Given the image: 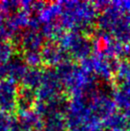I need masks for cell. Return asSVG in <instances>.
<instances>
[{"mask_svg":"<svg viewBox=\"0 0 130 131\" xmlns=\"http://www.w3.org/2000/svg\"><path fill=\"white\" fill-rule=\"evenodd\" d=\"M102 127L105 131H126L127 123L123 113L116 112L102 121Z\"/></svg>","mask_w":130,"mask_h":131,"instance_id":"obj_16","label":"cell"},{"mask_svg":"<svg viewBox=\"0 0 130 131\" xmlns=\"http://www.w3.org/2000/svg\"><path fill=\"white\" fill-rule=\"evenodd\" d=\"M22 59L29 68H39V66L43 63L40 51L24 52Z\"/></svg>","mask_w":130,"mask_h":131,"instance_id":"obj_21","label":"cell"},{"mask_svg":"<svg viewBox=\"0 0 130 131\" xmlns=\"http://www.w3.org/2000/svg\"><path fill=\"white\" fill-rule=\"evenodd\" d=\"M28 69L29 67L26 65L22 58H13L7 63V80H14L17 83L23 80Z\"/></svg>","mask_w":130,"mask_h":131,"instance_id":"obj_14","label":"cell"},{"mask_svg":"<svg viewBox=\"0 0 130 131\" xmlns=\"http://www.w3.org/2000/svg\"><path fill=\"white\" fill-rule=\"evenodd\" d=\"M43 72L44 70H41L39 68H29L26 75L23 78V80H21L22 84H23L22 87L36 91L42 82Z\"/></svg>","mask_w":130,"mask_h":131,"instance_id":"obj_17","label":"cell"},{"mask_svg":"<svg viewBox=\"0 0 130 131\" xmlns=\"http://www.w3.org/2000/svg\"><path fill=\"white\" fill-rule=\"evenodd\" d=\"M118 60L110 59L101 51H94L93 55L80 61V65L88 73L94 75L105 81L111 80L115 77L116 63Z\"/></svg>","mask_w":130,"mask_h":131,"instance_id":"obj_6","label":"cell"},{"mask_svg":"<svg viewBox=\"0 0 130 131\" xmlns=\"http://www.w3.org/2000/svg\"><path fill=\"white\" fill-rule=\"evenodd\" d=\"M127 17H128V20H129V23H130V15H127Z\"/></svg>","mask_w":130,"mask_h":131,"instance_id":"obj_28","label":"cell"},{"mask_svg":"<svg viewBox=\"0 0 130 131\" xmlns=\"http://www.w3.org/2000/svg\"><path fill=\"white\" fill-rule=\"evenodd\" d=\"M19 47L24 52L41 51L45 44V38L39 30L27 29L23 31L17 38Z\"/></svg>","mask_w":130,"mask_h":131,"instance_id":"obj_11","label":"cell"},{"mask_svg":"<svg viewBox=\"0 0 130 131\" xmlns=\"http://www.w3.org/2000/svg\"><path fill=\"white\" fill-rule=\"evenodd\" d=\"M15 122L11 114L0 111V131H10Z\"/></svg>","mask_w":130,"mask_h":131,"instance_id":"obj_24","label":"cell"},{"mask_svg":"<svg viewBox=\"0 0 130 131\" xmlns=\"http://www.w3.org/2000/svg\"><path fill=\"white\" fill-rule=\"evenodd\" d=\"M56 72L61 80L63 87L74 96H86L95 90L96 77L88 73L79 64L66 61L56 67Z\"/></svg>","mask_w":130,"mask_h":131,"instance_id":"obj_2","label":"cell"},{"mask_svg":"<svg viewBox=\"0 0 130 131\" xmlns=\"http://www.w3.org/2000/svg\"><path fill=\"white\" fill-rule=\"evenodd\" d=\"M63 11L58 23L68 32H77L83 35L90 34L94 29L99 11L93 2L62 1Z\"/></svg>","mask_w":130,"mask_h":131,"instance_id":"obj_1","label":"cell"},{"mask_svg":"<svg viewBox=\"0 0 130 131\" xmlns=\"http://www.w3.org/2000/svg\"><path fill=\"white\" fill-rule=\"evenodd\" d=\"M62 11H63L62 1L47 3L46 6L37 14L36 18L38 19L41 26L49 24L52 22L58 21L62 14Z\"/></svg>","mask_w":130,"mask_h":131,"instance_id":"obj_13","label":"cell"},{"mask_svg":"<svg viewBox=\"0 0 130 131\" xmlns=\"http://www.w3.org/2000/svg\"><path fill=\"white\" fill-rule=\"evenodd\" d=\"M42 61L49 67H58L69 61V55L57 42H47L41 49Z\"/></svg>","mask_w":130,"mask_h":131,"instance_id":"obj_10","label":"cell"},{"mask_svg":"<svg viewBox=\"0 0 130 131\" xmlns=\"http://www.w3.org/2000/svg\"><path fill=\"white\" fill-rule=\"evenodd\" d=\"M115 78L119 82V86L130 89V63L127 60L117 61Z\"/></svg>","mask_w":130,"mask_h":131,"instance_id":"obj_18","label":"cell"},{"mask_svg":"<svg viewBox=\"0 0 130 131\" xmlns=\"http://www.w3.org/2000/svg\"><path fill=\"white\" fill-rule=\"evenodd\" d=\"M65 124L67 131H91L102 126V122L90 109L86 96H74L67 102Z\"/></svg>","mask_w":130,"mask_h":131,"instance_id":"obj_3","label":"cell"},{"mask_svg":"<svg viewBox=\"0 0 130 131\" xmlns=\"http://www.w3.org/2000/svg\"><path fill=\"white\" fill-rule=\"evenodd\" d=\"M57 43L70 58L80 61L88 58L94 53V40L81 33L65 32Z\"/></svg>","mask_w":130,"mask_h":131,"instance_id":"obj_5","label":"cell"},{"mask_svg":"<svg viewBox=\"0 0 130 131\" xmlns=\"http://www.w3.org/2000/svg\"><path fill=\"white\" fill-rule=\"evenodd\" d=\"M18 87L11 80H0V111L11 114L17 109Z\"/></svg>","mask_w":130,"mask_h":131,"instance_id":"obj_9","label":"cell"},{"mask_svg":"<svg viewBox=\"0 0 130 131\" xmlns=\"http://www.w3.org/2000/svg\"><path fill=\"white\" fill-rule=\"evenodd\" d=\"M100 31L109 33L116 41L126 45L130 43V23L127 15L109 4L97 18Z\"/></svg>","mask_w":130,"mask_h":131,"instance_id":"obj_4","label":"cell"},{"mask_svg":"<svg viewBox=\"0 0 130 131\" xmlns=\"http://www.w3.org/2000/svg\"><path fill=\"white\" fill-rule=\"evenodd\" d=\"M36 91L22 87L18 90L17 96V110L18 112L34 109L36 105Z\"/></svg>","mask_w":130,"mask_h":131,"instance_id":"obj_15","label":"cell"},{"mask_svg":"<svg viewBox=\"0 0 130 131\" xmlns=\"http://www.w3.org/2000/svg\"><path fill=\"white\" fill-rule=\"evenodd\" d=\"M19 113L17 123L24 131H42L44 119L35 109Z\"/></svg>","mask_w":130,"mask_h":131,"instance_id":"obj_12","label":"cell"},{"mask_svg":"<svg viewBox=\"0 0 130 131\" xmlns=\"http://www.w3.org/2000/svg\"><path fill=\"white\" fill-rule=\"evenodd\" d=\"M110 4L123 15H130V0L113 1V2H110Z\"/></svg>","mask_w":130,"mask_h":131,"instance_id":"obj_25","label":"cell"},{"mask_svg":"<svg viewBox=\"0 0 130 131\" xmlns=\"http://www.w3.org/2000/svg\"><path fill=\"white\" fill-rule=\"evenodd\" d=\"M0 5H1L2 10H3L4 15H5V16H7V17L20 10L19 1H10V0H6V1L0 2Z\"/></svg>","mask_w":130,"mask_h":131,"instance_id":"obj_23","label":"cell"},{"mask_svg":"<svg viewBox=\"0 0 130 131\" xmlns=\"http://www.w3.org/2000/svg\"><path fill=\"white\" fill-rule=\"evenodd\" d=\"M63 85L55 69L44 70L40 86L36 90V99L39 102H50L62 97Z\"/></svg>","mask_w":130,"mask_h":131,"instance_id":"obj_8","label":"cell"},{"mask_svg":"<svg viewBox=\"0 0 130 131\" xmlns=\"http://www.w3.org/2000/svg\"><path fill=\"white\" fill-rule=\"evenodd\" d=\"M124 58L130 63V43L126 44L124 46Z\"/></svg>","mask_w":130,"mask_h":131,"instance_id":"obj_26","label":"cell"},{"mask_svg":"<svg viewBox=\"0 0 130 131\" xmlns=\"http://www.w3.org/2000/svg\"><path fill=\"white\" fill-rule=\"evenodd\" d=\"M112 99L117 108L123 111L130 110V89L122 86H118L112 90Z\"/></svg>","mask_w":130,"mask_h":131,"instance_id":"obj_19","label":"cell"},{"mask_svg":"<svg viewBox=\"0 0 130 131\" xmlns=\"http://www.w3.org/2000/svg\"><path fill=\"white\" fill-rule=\"evenodd\" d=\"M90 109L95 116L102 121L117 112V106L112 96L102 89H98L86 95Z\"/></svg>","mask_w":130,"mask_h":131,"instance_id":"obj_7","label":"cell"},{"mask_svg":"<svg viewBox=\"0 0 130 131\" xmlns=\"http://www.w3.org/2000/svg\"><path fill=\"white\" fill-rule=\"evenodd\" d=\"M91 131H105V130L103 129L102 126H99V127H96V128H94V129H92Z\"/></svg>","mask_w":130,"mask_h":131,"instance_id":"obj_27","label":"cell"},{"mask_svg":"<svg viewBox=\"0 0 130 131\" xmlns=\"http://www.w3.org/2000/svg\"><path fill=\"white\" fill-rule=\"evenodd\" d=\"M15 54V47L11 41L0 40V62L11 60Z\"/></svg>","mask_w":130,"mask_h":131,"instance_id":"obj_22","label":"cell"},{"mask_svg":"<svg viewBox=\"0 0 130 131\" xmlns=\"http://www.w3.org/2000/svg\"><path fill=\"white\" fill-rule=\"evenodd\" d=\"M40 32L45 39L49 40V42H58V39L65 33V30L60 26L58 21H56L42 25L40 28Z\"/></svg>","mask_w":130,"mask_h":131,"instance_id":"obj_20","label":"cell"}]
</instances>
